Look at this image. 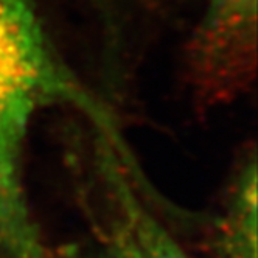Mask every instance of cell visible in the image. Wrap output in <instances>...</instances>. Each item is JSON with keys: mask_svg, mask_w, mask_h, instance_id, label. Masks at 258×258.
Here are the masks:
<instances>
[{"mask_svg": "<svg viewBox=\"0 0 258 258\" xmlns=\"http://www.w3.org/2000/svg\"><path fill=\"white\" fill-rule=\"evenodd\" d=\"M62 103L103 118L53 51L31 0H0V238L31 223L24 187L27 137L44 107Z\"/></svg>", "mask_w": 258, "mask_h": 258, "instance_id": "6da1fadb", "label": "cell"}, {"mask_svg": "<svg viewBox=\"0 0 258 258\" xmlns=\"http://www.w3.org/2000/svg\"><path fill=\"white\" fill-rule=\"evenodd\" d=\"M195 94L207 104L233 100L256 69V0H209L188 54Z\"/></svg>", "mask_w": 258, "mask_h": 258, "instance_id": "7a4b0ae2", "label": "cell"}, {"mask_svg": "<svg viewBox=\"0 0 258 258\" xmlns=\"http://www.w3.org/2000/svg\"><path fill=\"white\" fill-rule=\"evenodd\" d=\"M103 174L110 201L109 236L129 258H193L145 207L110 150L103 156Z\"/></svg>", "mask_w": 258, "mask_h": 258, "instance_id": "3957f363", "label": "cell"}, {"mask_svg": "<svg viewBox=\"0 0 258 258\" xmlns=\"http://www.w3.org/2000/svg\"><path fill=\"white\" fill-rule=\"evenodd\" d=\"M256 159L244 160L235 177L215 244L219 258H256Z\"/></svg>", "mask_w": 258, "mask_h": 258, "instance_id": "277c9868", "label": "cell"}, {"mask_svg": "<svg viewBox=\"0 0 258 258\" xmlns=\"http://www.w3.org/2000/svg\"><path fill=\"white\" fill-rule=\"evenodd\" d=\"M59 258H129L127 253L114 241L112 238H107L104 243L90 247L72 249Z\"/></svg>", "mask_w": 258, "mask_h": 258, "instance_id": "5b68a950", "label": "cell"}]
</instances>
